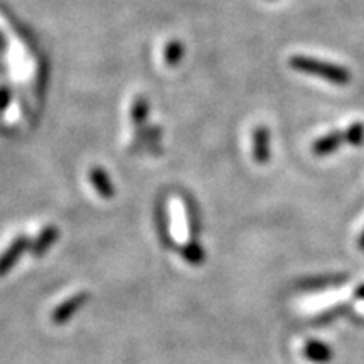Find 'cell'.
Listing matches in <instances>:
<instances>
[{"instance_id": "cell-1", "label": "cell", "mask_w": 364, "mask_h": 364, "mask_svg": "<svg viewBox=\"0 0 364 364\" xmlns=\"http://www.w3.org/2000/svg\"><path fill=\"white\" fill-rule=\"evenodd\" d=\"M290 68L295 71L306 73V75H314L318 78H324L332 85L346 86L351 81V75L349 71L343 66L332 65V63L321 61L316 58H307V56H294L290 58Z\"/></svg>"}, {"instance_id": "cell-2", "label": "cell", "mask_w": 364, "mask_h": 364, "mask_svg": "<svg viewBox=\"0 0 364 364\" xmlns=\"http://www.w3.org/2000/svg\"><path fill=\"white\" fill-rule=\"evenodd\" d=\"M31 245H33V241L27 238L26 235H19L11 241V245L0 253V277H6L14 265H17V262L21 260L26 250L31 248Z\"/></svg>"}, {"instance_id": "cell-3", "label": "cell", "mask_w": 364, "mask_h": 364, "mask_svg": "<svg viewBox=\"0 0 364 364\" xmlns=\"http://www.w3.org/2000/svg\"><path fill=\"white\" fill-rule=\"evenodd\" d=\"M88 299H90L88 292H78V294L71 295L70 299H66L65 302L59 304V306L54 309L51 314L53 324L65 326L66 322L71 321V318L75 317V314L78 312L86 302H88Z\"/></svg>"}, {"instance_id": "cell-4", "label": "cell", "mask_w": 364, "mask_h": 364, "mask_svg": "<svg viewBox=\"0 0 364 364\" xmlns=\"http://www.w3.org/2000/svg\"><path fill=\"white\" fill-rule=\"evenodd\" d=\"M59 238V230L58 226L54 225H48L41 230V233L38 235V238L33 241L31 245V253L34 255L36 258H41L44 253L49 252V248L56 243Z\"/></svg>"}, {"instance_id": "cell-5", "label": "cell", "mask_w": 364, "mask_h": 364, "mask_svg": "<svg viewBox=\"0 0 364 364\" xmlns=\"http://www.w3.org/2000/svg\"><path fill=\"white\" fill-rule=\"evenodd\" d=\"M270 134L265 127H257L253 130V159L257 164H267L270 159Z\"/></svg>"}, {"instance_id": "cell-6", "label": "cell", "mask_w": 364, "mask_h": 364, "mask_svg": "<svg viewBox=\"0 0 364 364\" xmlns=\"http://www.w3.org/2000/svg\"><path fill=\"white\" fill-rule=\"evenodd\" d=\"M88 177L91 186H93L95 191H97L103 199H112L113 196H115V186H113L110 176H108L102 167H93V169L90 171Z\"/></svg>"}, {"instance_id": "cell-7", "label": "cell", "mask_w": 364, "mask_h": 364, "mask_svg": "<svg viewBox=\"0 0 364 364\" xmlns=\"http://www.w3.org/2000/svg\"><path fill=\"white\" fill-rule=\"evenodd\" d=\"M344 140V134H339V132H331L321 139H317L312 145V152L318 157L329 156V154L336 152L339 149V145L343 144Z\"/></svg>"}, {"instance_id": "cell-8", "label": "cell", "mask_w": 364, "mask_h": 364, "mask_svg": "<svg viewBox=\"0 0 364 364\" xmlns=\"http://www.w3.org/2000/svg\"><path fill=\"white\" fill-rule=\"evenodd\" d=\"M304 356H306L309 361L322 364L331 361L332 349L324 343H318V341H309V343L304 346Z\"/></svg>"}, {"instance_id": "cell-9", "label": "cell", "mask_w": 364, "mask_h": 364, "mask_svg": "<svg viewBox=\"0 0 364 364\" xmlns=\"http://www.w3.org/2000/svg\"><path fill=\"white\" fill-rule=\"evenodd\" d=\"M181 257L184 258V262H188L189 265L198 267L206 260V252H204L203 245L199 243L198 240L193 238L181 248Z\"/></svg>"}, {"instance_id": "cell-10", "label": "cell", "mask_w": 364, "mask_h": 364, "mask_svg": "<svg viewBox=\"0 0 364 364\" xmlns=\"http://www.w3.org/2000/svg\"><path fill=\"white\" fill-rule=\"evenodd\" d=\"M156 223H157V231H159V236H161L162 245L166 248H171L172 238L169 231V216H167V209L164 203H159L156 208Z\"/></svg>"}, {"instance_id": "cell-11", "label": "cell", "mask_w": 364, "mask_h": 364, "mask_svg": "<svg viewBox=\"0 0 364 364\" xmlns=\"http://www.w3.org/2000/svg\"><path fill=\"white\" fill-rule=\"evenodd\" d=\"M182 56H184V48H182V44L179 41H172V43L167 44L166 48V65L169 66H176L179 65Z\"/></svg>"}, {"instance_id": "cell-12", "label": "cell", "mask_w": 364, "mask_h": 364, "mask_svg": "<svg viewBox=\"0 0 364 364\" xmlns=\"http://www.w3.org/2000/svg\"><path fill=\"white\" fill-rule=\"evenodd\" d=\"M132 120H134V124L140 125L144 124L145 118L149 115V102L145 98H139L135 100L134 107H132Z\"/></svg>"}, {"instance_id": "cell-13", "label": "cell", "mask_w": 364, "mask_h": 364, "mask_svg": "<svg viewBox=\"0 0 364 364\" xmlns=\"http://www.w3.org/2000/svg\"><path fill=\"white\" fill-rule=\"evenodd\" d=\"M344 140L351 145H359L364 140V125L363 124H354L346 130Z\"/></svg>"}, {"instance_id": "cell-14", "label": "cell", "mask_w": 364, "mask_h": 364, "mask_svg": "<svg viewBox=\"0 0 364 364\" xmlns=\"http://www.w3.org/2000/svg\"><path fill=\"white\" fill-rule=\"evenodd\" d=\"M12 91L9 86H0V113L6 112L7 107L11 105Z\"/></svg>"}, {"instance_id": "cell-15", "label": "cell", "mask_w": 364, "mask_h": 364, "mask_svg": "<svg viewBox=\"0 0 364 364\" xmlns=\"http://www.w3.org/2000/svg\"><path fill=\"white\" fill-rule=\"evenodd\" d=\"M361 247L364 248V236H363V240H361Z\"/></svg>"}]
</instances>
